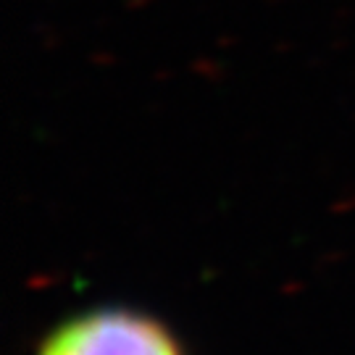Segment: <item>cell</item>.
I'll return each mask as SVG.
<instances>
[{
  "mask_svg": "<svg viewBox=\"0 0 355 355\" xmlns=\"http://www.w3.org/2000/svg\"><path fill=\"white\" fill-rule=\"evenodd\" d=\"M42 355H179L161 327L148 318L108 311L79 318L45 345Z\"/></svg>",
  "mask_w": 355,
  "mask_h": 355,
  "instance_id": "6da1fadb",
  "label": "cell"
}]
</instances>
